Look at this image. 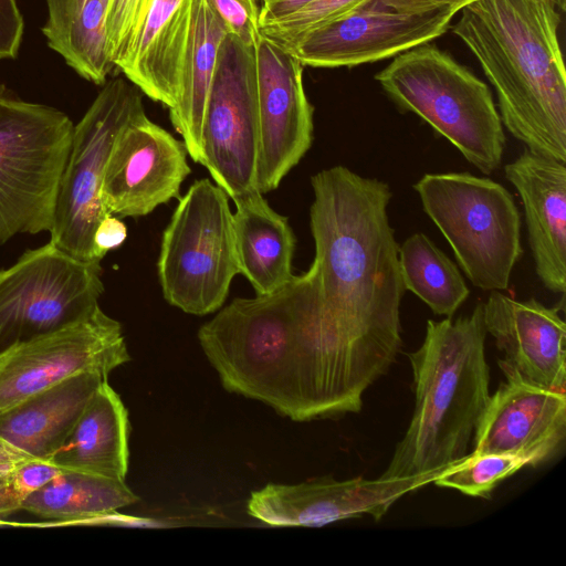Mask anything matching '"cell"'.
Listing matches in <instances>:
<instances>
[{"label": "cell", "instance_id": "cell-3", "mask_svg": "<svg viewBox=\"0 0 566 566\" xmlns=\"http://www.w3.org/2000/svg\"><path fill=\"white\" fill-rule=\"evenodd\" d=\"M485 336L482 303L455 321L427 322L421 346L408 354L412 417L380 478L431 473L469 454L470 440L491 396Z\"/></svg>", "mask_w": 566, "mask_h": 566}, {"label": "cell", "instance_id": "cell-22", "mask_svg": "<svg viewBox=\"0 0 566 566\" xmlns=\"http://www.w3.org/2000/svg\"><path fill=\"white\" fill-rule=\"evenodd\" d=\"M128 438L127 409L105 380L51 461L61 469L125 481L129 462Z\"/></svg>", "mask_w": 566, "mask_h": 566}, {"label": "cell", "instance_id": "cell-36", "mask_svg": "<svg viewBox=\"0 0 566 566\" xmlns=\"http://www.w3.org/2000/svg\"><path fill=\"white\" fill-rule=\"evenodd\" d=\"M405 6L413 7V8H427V7H433V6H449L458 11L462 7H464L468 3L474 2L476 0H398Z\"/></svg>", "mask_w": 566, "mask_h": 566}, {"label": "cell", "instance_id": "cell-26", "mask_svg": "<svg viewBox=\"0 0 566 566\" xmlns=\"http://www.w3.org/2000/svg\"><path fill=\"white\" fill-rule=\"evenodd\" d=\"M406 290L437 315L451 317L470 294L457 265L421 232L407 238L398 251Z\"/></svg>", "mask_w": 566, "mask_h": 566}, {"label": "cell", "instance_id": "cell-2", "mask_svg": "<svg viewBox=\"0 0 566 566\" xmlns=\"http://www.w3.org/2000/svg\"><path fill=\"white\" fill-rule=\"evenodd\" d=\"M564 0H476L452 28L494 86L505 128L532 151L566 163Z\"/></svg>", "mask_w": 566, "mask_h": 566}, {"label": "cell", "instance_id": "cell-37", "mask_svg": "<svg viewBox=\"0 0 566 566\" xmlns=\"http://www.w3.org/2000/svg\"><path fill=\"white\" fill-rule=\"evenodd\" d=\"M262 1H264V0H262Z\"/></svg>", "mask_w": 566, "mask_h": 566}, {"label": "cell", "instance_id": "cell-33", "mask_svg": "<svg viewBox=\"0 0 566 566\" xmlns=\"http://www.w3.org/2000/svg\"><path fill=\"white\" fill-rule=\"evenodd\" d=\"M126 238L127 228L119 218L113 214L104 217L97 224L93 235L96 258L102 261L108 251L122 245Z\"/></svg>", "mask_w": 566, "mask_h": 566}, {"label": "cell", "instance_id": "cell-14", "mask_svg": "<svg viewBox=\"0 0 566 566\" xmlns=\"http://www.w3.org/2000/svg\"><path fill=\"white\" fill-rule=\"evenodd\" d=\"M184 142L153 123L145 113L116 137L107 159L101 200L113 216L143 217L179 198L191 168Z\"/></svg>", "mask_w": 566, "mask_h": 566}, {"label": "cell", "instance_id": "cell-11", "mask_svg": "<svg viewBox=\"0 0 566 566\" xmlns=\"http://www.w3.org/2000/svg\"><path fill=\"white\" fill-rule=\"evenodd\" d=\"M457 12L449 6L413 8L396 0H364L279 45L303 65L355 66L429 43L446 33Z\"/></svg>", "mask_w": 566, "mask_h": 566}, {"label": "cell", "instance_id": "cell-27", "mask_svg": "<svg viewBox=\"0 0 566 566\" xmlns=\"http://www.w3.org/2000/svg\"><path fill=\"white\" fill-rule=\"evenodd\" d=\"M524 467L523 460L512 455L469 453L446 469L433 483L469 496L486 499L499 483Z\"/></svg>", "mask_w": 566, "mask_h": 566}, {"label": "cell", "instance_id": "cell-4", "mask_svg": "<svg viewBox=\"0 0 566 566\" xmlns=\"http://www.w3.org/2000/svg\"><path fill=\"white\" fill-rule=\"evenodd\" d=\"M375 78L399 108L421 117L481 172L500 168L506 138L492 94L449 54L424 43L398 54Z\"/></svg>", "mask_w": 566, "mask_h": 566}, {"label": "cell", "instance_id": "cell-9", "mask_svg": "<svg viewBox=\"0 0 566 566\" xmlns=\"http://www.w3.org/2000/svg\"><path fill=\"white\" fill-rule=\"evenodd\" d=\"M104 292L101 262L51 242L0 271V353L92 315Z\"/></svg>", "mask_w": 566, "mask_h": 566}, {"label": "cell", "instance_id": "cell-28", "mask_svg": "<svg viewBox=\"0 0 566 566\" xmlns=\"http://www.w3.org/2000/svg\"><path fill=\"white\" fill-rule=\"evenodd\" d=\"M155 0H109L106 15L107 54L120 69L129 59Z\"/></svg>", "mask_w": 566, "mask_h": 566}, {"label": "cell", "instance_id": "cell-7", "mask_svg": "<svg viewBox=\"0 0 566 566\" xmlns=\"http://www.w3.org/2000/svg\"><path fill=\"white\" fill-rule=\"evenodd\" d=\"M165 300L187 314L219 310L239 274L233 213L216 182L196 180L163 232L157 261Z\"/></svg>", "mask_w": 566, "mask_h": 566}, {"label": "cell", "instance_id": "cell-13", "mask_svg": "<svg viewBox=\"0 0 566 566\" xmlns=\"http://www.w3.org/2000/svg\"><path fill=\"white\" fill-rule=\"evenodd\" d=\"M259 114L258 189L279 187L312 146L313 106L303 85V64L259 33L253 43Z\"/></svg>", "mask_w": 566, "mask_h": 566}, {"label": "cell", "instance_id": "cell-12", "mask_svg": "<svg viewBox=\"0 0 566 566\" xmlns=\"http://www.w3.org/2000/svg\"><path fill=\"white\" fill-rule=\"evenodd\" d=\"M130 360L118 321L98 307L84 319L0 353V415L73 376L108 377Z\"/></svg>", "mask_w": 566, "mask_h": 566}, {"label": "cell", "instance_id": "cell-18", "mask_svg": "<svg viewBox=\"0 0 566 566\" xmlns=\"http://www.w3.org/2000/svg\"><path fill=\"white\" fill-rule=\"evenodd\" d=\"M523 203L536 274L554 293L566 290V166L525 148L504 166Z\"/></svg>", "mask_w": 566, "mask_h": 566}, {"label": "cell", "instance_id": "cell-17", "mask_svg": "<svg viewBox=\"0 0 566 566\" xmlns=\"http://www.w3.org/2000/svg\"><path fill=\"white\" fill-rule=\"evenodd\" d=\"M483 322L504 355L499 366L505 377L566 391V325L559 306L492 291L483 304Z\"/></svg>", "mask_w": 566, "mask_h": 566}, {"label": "cell", "instance_id": "cell-25", "mask_svg": "<svg viewBox=\"0 0 566 566\" xmlns=\"http://www.w3.org/2000/svg\"><path fill=\"white\" fill-rule=\"evenodd\" d=\"M138 500L123 480L63 469L25 499L22 511L74 522L111 515Z\"/></svg>", "mask_w": 566, "mask_h": 566}, {"label": "cell", "instance_id": "cell-20", "mask_svg": "<svg viewBox=\"0 0 566 566\" xmlns=\"http://www.w3.org/2000/svg\"><path fill=\"white\" fill-rule=\"evenodd\" d=\"M107 376H73L0 415V436L32 458L51 460Z\"/></svg>", "mask_w": 566, "mask_h": 566}, {"label": "cell", "instance_id": "cell-19", "mask_svg": "<svg viewBox=\"0 0 566 566\" xmlns=\"http://www.w3.org/2000/svg\"><path fill=\"white\" fill-rule=\"evenodd\" d=\"M192 4L193 0H155L128 61L120 67L140 92L168 109L179 96Z\"/></svg>", "mask_w": 566, "mask_h": 566}, {"label": "cell", "instance_id": "cell-21", "mask_svg": "<svg viewBox=\"0 0 566 566\" xmlns=\"http://www.w3.org/2000/svg\"><path fill=\"white\" fill-rule=\"evenodd\" d=\"M234 244L242 274L256 295L269 294L293 276L295 235L286 217L274 211L263 193L253 191L234 201Z\"/></svg>", "mask_w": 566, "mask_h": 566}, {"label": "cell", "instance_id": "cell-24", "mask_svg": "<svg viewBox=\"0 0 566 566\" xmlns=\"http://www.w3.org/2000/svg\"><path fill=\"white\" fill-rule=\"evenodd\" d=\"M109 0H46L42 33L48 45L80 76L103 85L115 67L107 54Z\"/></svg>", "mask_w": 566, "mask_h": 566}, {"label": "cell", "instance_id": "cell-16", "mask_svg": "<svg viewBox=\"0 0 566 566\" xmlns=\"http://www.w3.org/2000/svg\"><path fill=\"white\" fill-rule=\"evenodd\" d=\"M473 433L474 454H506L537 467L562 450L566 438V391L505 377Z\"/></svg>", "mask_w": 566, "mask_h": 566}, {"label": "cell", "instance_id": "cell-32", "mask_svg": "<svg viewBox=\"0 0 566 566\" xmlns=\"http://www.w3.org/2000/svg\"><path fill=\"white\" fill-rule=\"evenodd\" d=\"M24 32L17 0H0V60L17 57Z\"/></svg>", "mask_w": 566, "mask_h": 566}, {"label": "cell", "instance_id": "cell-1", "mask_svg": "<svg viewBox=\"0 0 566 566\" xmlns=\"http://www.w3.org/2000/svg\"><path fill=\"white\" fill-rule=\"evenodd\" d=\"M315 256L310 310L282 363L275 411L294 421L358 413L402 345L406 291L389 186L338 165L311 178Z\"/></svg>", "mask_w": 566, "mask_h": 566}, {"label": "cell", "instance_id": "cell-10", "mask_svg": "<svg viewBox=\"0 0 566 566\" xmlns=\"http://www.w3.org/2000/svg\"><path fill=\"white\" fill-rule=\"evenodd\" d=\"M259 144L254 46L228 33L205 107L201 165L233 201L259 191Z\"/></svg>", "mask_w": 566, "mask_h": 566}, {"label": "cell", "instance_id": "cell-5", "mask_svg": "<svg viewBox=\"0 0 566 566\" xmlns=\"http://www.w3.org/2000/svg\"><path fill=\"white\" fill-rule=\"evenodd\" d=\"M73 130L64 112L0 84V244L50 232Z\"/></svg>", "mask_w": 566, "mask_h": 566}, {"label": "cell", "instance_id": "cell-29", "mask_svg": "<svg viewBox=\"0 0 566 566\" xmlns=\"http://www.w3.org/2000/svg\"><path fill=\"white\" fill-rule=\"evenodd\" d=\"M63 469L51 460L31 459L18 469L0 474V518L22 511L25 499Z\"/></svg>", "mask_w": 566, "mask_h": 566}, {"label": "cell", "instance_id": "cell-8", "mask_svg": "<svg viewBox=\"0 0 566 566\" xmlns=\"http://www.w3.org/2000/svg\"><path fill=\"white\" fill-rule=\"evenodd\" d=\"M103 85L74 125L49 232V242L60 250L76 259L95 262L101 261L94 250V231L109 214L101 200L107 159L120 130L145 113L142 92L130 81L118 77Z\"/></svg>", "mask_w": 566, "mask_h": 566}, {"label": "cell", "instance_id": "cell-31", "mask_svg": "<svg viewBox=\"0 0 566 566\" xmlns=\"http://www.w3.org/2000/svg\"><path fill=\"white\" fill-rule=\"evenodd\" d=\"M230 33L252 45L260 33L255 0H209Z\"/></svg>", "mask_w": 566, "mask_h": 566}, {"label": "cell", "instance_id": "cell-34", "mask_svg": "<svg viewBox=\"0 0 566 566\" xmlns=\"http://www.w3.org/2000/svg\"><path fill=\"white\" fill-rule=\"evenodd\" d=\"M314 0H264L259 9V25H268L296 13Z\"/></svg>", "mask_w": 566, "mask_h": 566}, {"label": "cell", "instance_id": "cell-15", "mask_svg": "<svg viewBox=\"0 0 566 566\" xmlns=\"http://www.w3.org/2000/svg\"><path fill=\"white\" fill-rule=\"evenodd\" d=\"M444 470L403 479L324 476L297 484L269 483L251 493L247 511L271 526L319 527L363 515L378 521L396 501L433 483Z\"/></svg>", "mask_w": 566, "mask_h": 566}, {"label": "cell", "instance_id": "cell-30", "mask_svg": "<svg viewBox=\"0 0 566 566\" xmlns=\"http://www.w3.org/2000/svg\"><path fill=\"white\" fill-rule=\"evenodd\" d=\"M364 0H314L296 13L272 24L260 27V33L277 44L328 22Z\"/></svg>", "mask_w": 566, "mask_h": 566}, {"label": "cell", "instance_id": "cell-6", "mask_svg": "<svg viewBox=\"0 0 566 566\" xmlns=\"http://www.w3.org/2000/svg\"><path fill=\"white\" fill-rule=\"evenodd\" d=\"M413 189L471 283L483 291L506 290L523 254L520 212L511 193L469 172L426 174Z\"/></svg>", "mask_w": 566, "mask_h": 566}, {"label": "cell", "instance_id": "cell-23", "mask_svg": "<svg viewBox=\"0 0 566 566\" xmlns=\"http://www.w3.org/2000/svg\"><path fill=\"white\" fill-rule=\"evenodd\" d=\"M228 27L209 0H193L192 25L185 57L177 104L169 109L176 132L188 155L202 164L201 129L208 94L213 81L219 46Z\"/></svg>", "mask_w": 566, "mask_h": 566}, {"label": "cell", "instance_id": "cell-35", "mask_svg": "<svg viewBox=\"0 0 566 566\" xmlns=\"http://www.w3.org/2000/svg\"><path fill=\"white\" fill-rule=\"evenodd\" d=\"M32 458L0 436V474L11 472Z\"/></svg>", "mask_w": 566, "mask_h": 566}]
</instances>
